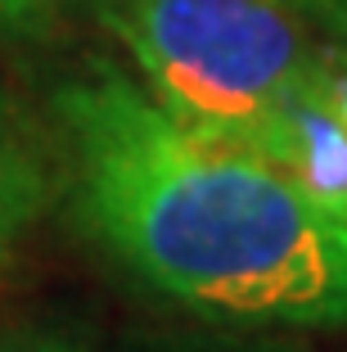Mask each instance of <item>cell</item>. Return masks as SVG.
Segmentation results:
<instances>
[{
    "mask_svg": "<svg viewBox=\"0 0 347 352\" xmlns=\"http://www.w3.org/2000/svg\"><path fill=\"white\" fill-rule=\"evenodd\" d=\"M86 230L167 302L230 325L347 330V212L190 131L113 63L59 91Z\"/></svg>",
    "mask_w": 347,
    "mask_h": 352,
    "instance_id": "6da1fadb",
    "label": "cell"
},
{
    "mask_svg": "<svg viewBox=\"0 0 347 352\" xmlns=\"http://www.w3.org/2000/svg\"><path fill=\"white\" fill-rule=\"evenodd\" d=\"M95 14L153 104L266 163L338 50L284 0H95Z\"/></svg>",
    "mask_w": 347,
    "mask_h": 352,
    "instance_id": "7a4b0ae2",
    "label": "cell"
},
{
    "mask_svg": "<svg viewBox=\"0 0 347 352\" xmlns=\"http://www.w3.org/2000/svg\"><path fill=\"white\" fill-rule=\"evenodd\" d=\"M50 154L27 122L0 100V262L50 208Z\"/></svg>",
    "mask_w": 347,
    "mask_h": 352,
    "instance_id": "3957f363",
    "label": "cell"
},
{
    "mask_svg": "<svg viewBox=\"0 0 347 352\" xmlns=\"http://www.w3.org/2000/svg\"><path fill=\"white\" fill-rule=\"evenodd\" d=\"M0 352H86V339L59 321L0 325Z\"/></svg>",
    "mask_w": 347,
    "mask_h": 352,
    "instance_id": "277c9868",
    "label": "cell"
},
{
    "mask_svg": "<svg viewBox=\"0 0 347 352\" xmlns=\"http://www.w3.org/2000/svg\"><path fill=\"white\" fill-rule=\"evenodd\" d=\"M334 45H347V0H284Z\"/></svg>",
    "mask_w": 347,
    "mask_h": 352,
    "instance_id": "5b68a950",
    "label": "cell"
},
{
    "mask_svg": "<svg viewBox=\"0 0 347 352\" xmlns=\"http://www.w3.org/2000/svg\"><path fill=\"white\" fill-rule=\"evenodd\" d=\"M54 0H0V28H27L36 23Z\"/></svg>",
    "mask_w": 347,
    "mask_h": 352,
    "instance_id": "8992f818",
    "label": "cell"
},
{
    "mask_svg": "<svg viewBox=\"0 0 347 352\" xmlns=\"http://www.w3.org/2000/svg\"><path fill=\"white\" fill-rule=\"evenodd\" d=\"M329 95H334L338 113L347 118V45L334 50V63H329Z\"/></svg>",
    "mask_w": 347,
    "mask_h": 352,
    "instance_id": "52a82bcc",
    "label": "cell"
}]
</instances>
